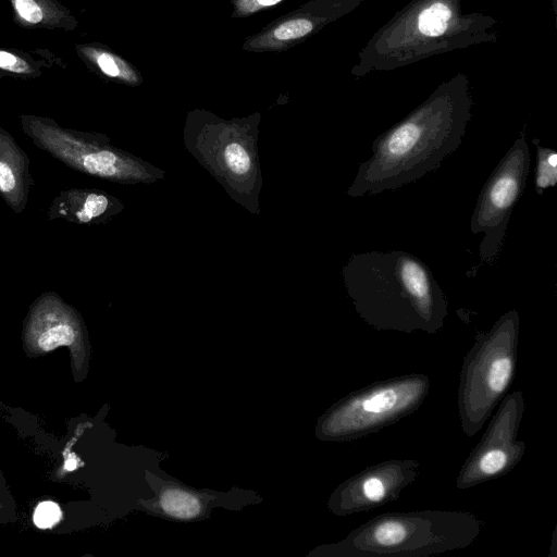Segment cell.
Returning <instances> with one entry per match:
<instances>
[{
	"label": "cell",
	"instance_id": "obj_1",
	"mask_svg": "<svg viewBox=\"0 0 557 557\" xmlns=\"http://www.w3.org/2000/svg\"><path fill=\"white\" fill-rule=\"evenodd\" d=\"M468 77L443 82L405 119L381 134L359 164L350 197L394 190L435 171L461 145L472 116Z\"/></svg>",
	"mask_w": 557,
	"mask_h": 557
},
{
	"label": "cell",
	"instance_id": "obj_2",
	"mask_svg": "<svg viewBox=\"0 0 557 557\" xmlns=\"http://www.w3.org/2000/svg\"><path fill=\"white\" fill-rule=\"evenodd\" d=\"M343 276L356 312L377 331L435 334L445 324L446 295L429 267L411 253H355Z\"/></svg>",
	"mask_w": 557,
	"mask_h": 557
},
{
	"label": "cell",
	"instance_id": "obj_3",
	"mask_svg": "<svg viewBox=\"0 0 557 557\" xmlns=\"http://www.w3.org/2000/svg\"><path fill=\"white\" fill-rule=\"evenodd\" d=\"M463 0H411L359 51L350 73L362 77L394 71L436 54L497 39V21L465 12Z\"/></svg>",
	"mask_w": 557,
	"mask_h": 557
},
{
	"label": "cell",
	"instance_id": "obj_4",
	"mask_svg": "<svg viewBox=\"0 0 557 557\" xmlns=\"http://www.w3.org/2000/svg\"><path fill=\"white\" fill-rule=\"evenodd\" d=\"M484 527L473 512L414 510L385 512L338 542L313 548L319 557H426L472 544Z\"/></svg>",
	"mask_w": 557,
	"mask_h": 557
},
{
	"label": "cell",
	"instance_id": "obj_5",
	"mask_svg": "<svg viewBox=\"0 0 557 557\" xmlns=\"http://www.w3.org/2000/svg\"><path fill=\"white\" fill-rule=\"evenodd\" d=\"M520 318L509 310L475 335L459 374L457 406L461 430L474 436L507 394L516 373Z\"/></svg>",
	"mask_w": 557,
	"mask_h": 557
},
{
	"label": "cell",
	"instance_id": "obj_6",
	"mask_svg": "<svg viewBox=\"0 0 557 557\" xmlns=\"http://www.w3.org/2000/svg\"><path fill=\"white\" fill-rule=\"evenodd\" d=\"M430 387V377L423 373L373 382L326 409L317 421L315 436L323 442H350L376 433L417 411Z\"/></svg>",
	"mask_w": 557,
	"mask_h": 557
},
{
	"label": "cell",
	"instance_id": "obj_7",
	"mask_svg": "<svg viewBox=\"0 0 557 557\" xmlns=\"http://www.w3.org/2000/svg\"><path fill=\"white\" fill-rule=\"evenodd\" d=\"M530 168V150L522 135L515 140L482 188L470 219V231L484 234L479 245L482 263H493L497 259L510 214L523 193Z\"/></svg>",
	"mask_w": 557,
	"mask_h": 557
},
{
	"label": "cell",
	"instance_id": "obj_8",
	"mask_svg": "<svg viewBox=\"0 0 557 557\" xmlns=\"http://www.w3.org/2000/svg\"><path fill=\"white\" fill-rule=\"evenodd\" d=\"M525 403L520 391L507 393L498 404L485 433L461 466L456 480L459 490H467L510 472L525 453L518 440Z\"/></svg>",
	"mask_w": 557,
	"mask_h": 557
},
{
	"label": "cell",
	"instance_id": "obj_9",
	"mask_svg": "<svg viewBox=\"0 0 557 557\" xmlns=\"http://www.w3.org/2000/svg\"><path fill=\"white\" fill-rule=\"evenodd\" d=\"M419 473L420 462L416 459H391L369 466L332 492L327 508L338 517L370 511L398 499Z\"/></svg>",
	"mask_w": 557,
	"mask_h": 557
},
{
	"label": "cell",
	"instance_id": "obj_10",
	"mask_svg": "<svg viewBox=\"0 0 557 557\" xmlns=\"http://www.w3.org/2000/svg\"><path fill=\"white\" fill-rule=\"evenodd\" d=\"M146 481L154 493L150 499H139L138 506L149 515L178 520L207 519L214 507L240 509L261 498L255 492L234 487L230 492L196 490L184 485L162 471H145Z\"/></svg>",
	"mask_w": 557,
	"mask_h": 557
},
{
	"label": "cell",
	"instance_id": "obj_11",
	"mask_svg": "<svg viewBox=\"0 0 557 557\" xmlns=\"http://www.w3.org/2000/svg\"><path fill=\"white\" fill-rule=\"evenodd\" d=\"M23 132L34 145L67 166L90 175L112 178L121 172L120 159L111 150L98 148L86 135L59 125L47 116L20 115Z\"/></svg>",
	"mask_w": 557,
	"mask_h": 557
},
{
	"label": "cell",
	"instance_id": "obj_12",
	"mask_svg": "<svg viewBox=\"0 0 557 557\" xmlns=\"http://www.w3.org/2000/svg\"><path fill=\"white\" fill-rule=\"evenodd\" d=\"M33 185L27 154L11 134L0 127V196L15 213H21Z\"/></svg>",
	"mask_w": 557,
	"mask_h": 557
},
{
	"label": "cell",
	"instance_id": "obj_13",
	"mask_svg": "<svg viewBox=\"0 0 557 557\" xmlns=\"http://www.w3.org/2000/svg\"><path fill=\"white\" fill-rule=\"evenodd\" d=\"M13 22L26 29H61L71 32L77 28L78 21L72 11L59 0H9Z\"/></svg>",
	"mask_w": 557,
	"mask_h": 557
},
{
	"label": "cell",
	"instance_id": "obj_14",
	"mask_svg": "<svg viewBox=\"0 0 557 557\" xmlns=\"http://www.w3.org/2000/svg\"><path fill=\"white\" fill-rule=\"evenodd\" d=\"M109 207L106 195L97 191L71 188L61 191L48 210L49 220L63 219L73 223L88 224L100 218Z\"/></svg>",
	"mask_w": 557,
	"mask_h": 557
},
{
	"label": "cell",
	"instance_id": "obj_15",
	"mask_svg": "<svg viewBox=\"0 0 557 557\" xmlns=\"http://www.w3.org/2000/svg\"><path fill=\"white\" fill-rule=\"evenodd\" d=\"M34 52L0 47V75L21 79H35L39 78L46 69L62 62L49 50L41 49L37 58Z\"/></svg>",
	"mask_w": 557,
	"mask_h": 557
},
{
	"label": "cell",
	"instance_id": "obj_16",
	"mask_svg": "<svg viewBox=\"0 0 557 557\" xmlns=\"http://www.w3.org/2000/svg\"><path fill=\"white\" fill-rule=\"evenodd\" d=\"M75 50L84 63L104 76L111 78H123L125 76L124 63L103 47L96 44H77Z\"/></svg>",
	"mask_w": 557,
	"mask_h": 557
},
{
	"label": "cell",
	"instance_id": "obj_17",
	"mask_svg": "<svg viewBox=\"0 0 557 557\" xmlns=\"http://www.w3.org/2000/svg\"><path fill=\"white\" fill-rule=\"evenodd\" d=\"M536 147L535 191L541 195L557 182V152L540 144Z\"/></svg>",
	"mask_w": 557,
	"mask_h": 557
},
{
	"label": "cell",
	"instance_id": "obj_18",
	"mask_svg": "<svg viewBox=\"0 0 557 557\" xmlns=\"http://www.w3.org/2000/svg\"><path fill=\"white\" fill-rule=\"evenodd\" d=\"M75 339V332L67 323H60L45 330L38 337V346L50 351L59 346L70 345Z\"/></svg>",
	"mask_w": 557,
	"mask_h": 557
},
{
	"label": "cell",
	"instance_id": "obj_19",
	"mask_svg": "<svg viewBox=\"0 0 557 557\" xmlns=\"http://www.w3.org/2000/svg\"><path fill=\"white\" fill-rule=\"evenodd\" d=\"M227 166L236 174H245L250 168V159L246 149L237 144H230L224 151Z\"/></svg>",
	"mask_w": 557,
	"mask_h": 557
},
{
	"label": "cell",
	"instance_id": "obj_20",
	"mask_svg": "<svg viewBox=\"0 0 557 557\" xmlns=\"http://www.w3.org/2000/svg\"><path fill=\"white\" fill-rule=\"evenodd\" d=\"M62 517L59 506L52 502L40 503L34 512V522L40 529L55 525Z\"/></svg>",
	"mask_w": 557,
	"mask_h": 557
},
{
	"label": "cell",
	"instance_id": "obj_21",
	"mask_svg": "<svg viewBox=\"0 0 557 557\" xmlns=\"http://www.w3.org/2000/svg\"><path fill=\"white\" fill-rule=\"evenodd\" d=\"M280 1L281 0H242L244 8H247L246 10H256L262 7H270Z\"/></svg>",
	"mask_w": 557,
	"mask_h": 557
}]
</instances>
